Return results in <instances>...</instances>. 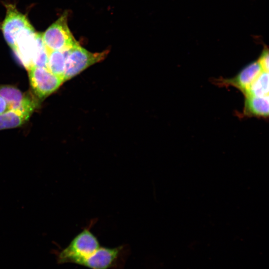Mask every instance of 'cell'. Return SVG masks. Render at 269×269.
Segmentation results:
<instances>
[{
    "label": "cell",
    "mask_w": 269,
    "mask_h": 269,
    "mask_svg": "<svg viewBox=\"0 0 269 269\" xmlns=\"http://www.w3.org/2000/svg\"><path fill=\"white\" fill-rule=\"evenodd\" d=\"M68 50H47V69L52 74L62 78L63 80Z\"/></svg>",
    "instance_id": "cell-12"
},
{
    "label": "cell",
    "mask_w": 269,
    "mask_h": 269,
    "mask_svg": "<svg viewBox=\"0 0 269 269\" xmlns=\"http://www.w3.org/2000/svg\"><path fill=\"white\" fill-rule=\"evenodd\" d=\"M125 247H100L93 254L81 261L79 265L91 269H110L121 267L125 256Z\"/></svg>",
    "instance_id": "cell-5"
},
{
    "label": "cell",
    "mask_w": 269,
    "mask_h": 269,
    "mask_svg": "<svg viewBox=\"0 0 269 269\" xmlns=\"http://www.w3.org/2000/svg\"><path fill=\"white\" fill-rule=\"evenodd\" d=\"M263 71L260 64L256 60L248 64L234 77L222 80L221 83L233 86L245 94L253 81Z\"/></svg>",
    "instance_id": "cell-9"
},
{
    "label": "cell",
    "mask_w": 269,
    "mask_h": 269,
    "mask_svg": "<svg viewBox=\"0 0 269 269\" xmlns=\"http://www.w3.org/2000/svg\"><path fill=\"white\" fill-rule=\"evenodd\" d=\"M90 227L85 228L77 234L70 244L59 253L57 258L59 263L79 265L81 261L91 255L100 247L98 239L91 232Z\"/></svg>",
    "instance_id": "cell-1"
},
{
    "label": "cell",
    "mask_w": 269,
    "mask_h": 269,
    "mask_svg": "<svg viewBox=\"0 0 269 269\" xmlns=\"http://www.w3.org/2000/svg\"><path fill=\"white\" fill-rule=\"evenodd\" d=\"M243 112L245 115L266 118L269 116V95L245 96Z\"/></svg>",
    "instance_id": "cell-10"
},
{
    "label": "cell",
    "mask_w": 269,
    "mask_h": 269,
    "mask_svg": "<svg viewBox=\"0 0 269 269\" xmlns=\"http://www.w3.org/2000/svg\"><path fill=\"white\" fill-rule=\"evenodd\" d=\"M68 12L65 11L47 30L42 38L48 51L65 50L78 44L68 25Z\"/></svg>",
    "instance_id": "cell-3"
},
{
    "label": "cell",
    "mask_w": 269,
    "mask_h": 269,
    "mask_svg": "<svg viewBox=\"0 0 269 269\" xmlns=\"http://www.w3.org/2000/svg\"><path fill=\"white\" fill-rule=\"evenodd\" d=\"M30 85L35 97L43 100L56 91L64 82L47 69L33 66L28 70Z\"/></svg>",
    "instance_id": "cell-4"
},
{
    "label": "cell",
    "mask_w": 269,
    "mask_h": 269,
    "mask_svg": "<svg viewBox=\"0 0 269 269\" xmlns=\"http://www.w3.org/2000/svg\"><path fill=\"white\" fill-rule=\"evenodd\" d=\"M9 110V106L5 99L0 95V114Z\"/></svg>",
    "instance_id": "cell-16"
},
{
    "label": "cell",
    "mask_w": 269,
    "mask_h": 269,
    "mask_svg": "<svg viewBox=\"0 0 269 269\" xmlns=\"http://www.w3.org/2000/svg\"><path fill=\"white\" fill-rule=\"evenodd\" d=\"M6 9L5 17L1 24V30L4 39L13 50L18 34L31 24L26 16L12 4H5Z\"/></svg>",
    "instance_id": "cell-6"
},
{
    "label": "cell",
    "mask_w": 269,
    "mask_h": 269,
    "mask_svg": "<svg viewBox=\"0 0 269 269\" xmlns=\"http://www.w3.org/2000/svg\"><path fill=\"white\" fill-rule=\"evenodd\" d=\"M36 33L31 24L24 28L18 34L13 50L27 70L32 67L36 48Z\"/></svg>",
    "instance_id": "cell-7"
},
{
    "label": "cell",
    "mask_w": 269,
    "mask_h": 269,
    "mask_svg": "<svg viewBox=\"0 0 269 269\" xmlns=\"http://www.w3.org/2000/svg\"><path fill=\"white\" fill-rule=\"evenodd\" d=\"M32 113L20 109H9L0 114V130L21 126L28 120Z\"/></svg>",
    "instance_id": "cell-11"
},
{
    "label": "cell",
    "mask_w": 269,
    "mask_h": 269,
    "mask_svg": "<svg viewBox=\"0 0 269 269\" xmlns=\"http://www.w3.org/2000/svg\"><path fill=\"white\" fill-rule=\"evenodd\" d=\"M0 95L6 101L9 110L20 109L33 113L37 107L36 97L24 93L11 85H0Z\"/></svg>",
    "instance_id": "cell-8"
},
{
    "label": "cell",
    "mask_w": 269,
    "mask_h": 269,
    "mask_svg": "<svg viewBox=\"0 0 269 269\" xmlns=\"http://www.w3.org/2000/svg\"><path fill=\"white\" fill-rule=\"evenodd\" d=\"M108 50L100 52H91L79 44L68 51L63 75L65 82L76 76L91 65L103 60L109 53Z\"/></svg>",
    "instance_id": "cell-2"
},
{
    "label": "cell",
    "mask_w": 269,
    "mask_h": 269,
    "mask_svg": "<svg viewBox=\"0 0 269 269\" xmlns=\"http://www.w3.org/2000/svg\"><path fill=\"white\" fill-rule=\"evenodd\" d=\"M269 72L263 71L251 85L244 94L246 96L269 95Z\"/></svg>",
    "instance_id": "cell-13"
},
{
    "label": "cell",
    "mask_w": 269,
    "mask_h": 269,
    "mask_svg": "<svg viewBox=\"0 0 269 269\" xmlns=\"http://www.w3.org/2000/svg\"><path fill=\"white\" fill-rule=\"evenodd\" d=\"M48 51L42 38V33H36V48L32 61V67L47 69Z\"/></svg>",
    "instance_id": "cell-14"
},
{
    "label": "cell",
    "mask_w": 269,
    "mask_h": 269,
    "mask_svg": "<svg viewBox=\"0 0 269 269\" xmlns=\"http://www.w3.org/2000/svg\"><path fill=\"white\" fill-rule=\"evenodd\" d=\"M269 51L265 48L257 60L264 71L269 72Z\"/></svg>",
    "instance_id": "cell-15"
}]
</instances>
